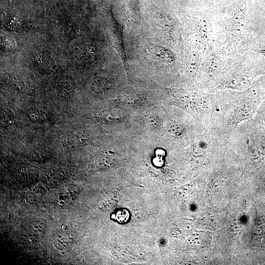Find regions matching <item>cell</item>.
Instances as JSON below:
<instances>
[{"mask_svg":"<svg viewBox=\"0 0 265 265\" xmlns=\"http://www.w3.org/2000/svg\"><path fill=\"white\" fill-rule=\"evenodd\" d=\"M218 98V109L213 124L228 136L241 123L252 119L265 99V88L252 85L238 91H216Z\"/></svg>","mask_w":265,"mask_h":265,"instance_id":"6da1fadb","label":"cell"},{"mask_svg":"<svg viewBox=\"0 0 265 265\" xmlns=\"http://www.w3.org/2000/svg\"><path fill=\"white\" fill-rule=\"evenodd\" d=\"M73 52L76 59L82 62H92L99 53L97 47L91 43L79 44L75 47Z\"/></svg>","mask_w":265,"mask_h":265,"instance_id":"52a82bcc","label":"cell"},{"mask_svg":"<svg viewBox=\"0 0 265 265\" xmlns=\"http://www.w3.org/2000/svg\"><path fill=\"white\" fill-rule=\"evenodd\" d=\"M228 140L247 146V168L254 173L265 171V122L253 118L241 123L230 133Z\"/></svg>","mask_w":265,"mask_h":265,"instance_id":"3957f363","label":"cell"},{"mask_svg":"<svg viewBox=\"0 0 265 265\" xmlns=\"http://www.w3.org/2000/svg\"><path fill=\"white\" fill-rule=\"evenodd\" d=\"M168 94L172 104L184 109L205 128L213 126L218 109L216 91L173 88L168 90Z\"/></svg>","mask_w":265,"mask_h":265,"instance_id":"7a4b0ae2","label":"cell"},{"mask_svg":"<svg viewBox=\"0 0 265 265\" xmlns=\"http://www.w3.org/2000/svg\"><path fill=\"white\" fill-rule=\"evenodd\" d=\"M253 118L265 122V99L260 104Z\"/></svg>","mask_w":265,"mask_h":265,"instance_id":"8fae6325","label":"cell"},{"mask_svg":"<svg viewBox=\"0 0 265 265\" xmlns=\"http://www.w3.org/2000/svg\"><path fill=\"white\" fill-rule=\"evenodd\" d=\"M33 60L36 67L45 72H49L53 68V59L43 51L36 52L33 55Z\"/></svg>","mask_w":265,"mask_h":265,"instance_id":"ba28073f","label":"cell"},{"mask_svg":"<svg viewBox=\"0 0 265 265\" xmlns=\"http://www.w3.org/2000/svg\"><path fill=\"white\" fill-rule=\"evenodd\" d=\"M252 50L262 54L265 57V45L259 46L254 48Z\"/></svg>","mask_w":265,"mask_h":265,"instance_id":"7c38bea8","label":"cell"},{"mask_svg":"<svg viewBox=\"0 0 265 265\" xmlns=\"http://www.w3.org/2000/svg\"><path fill=\"white\" fill-rule=\"evenodd\" d=\"M112 84V80L110 76L99 75L93 79L91 88L96 93H102L108 90Z\"/></svg>","mask_w":265,"mask_h":265,"instance_id":"9c48e42d","label":"cell"},{"mask_svg":"<svg viewBox=\"0 0 265 265\" xmlns=\"http://www.w3.org/2000/svg\"><path fill=\"white\" fill-rule=\"evenodd\" d=\"M74 87V82L71 78L63 77L59 80L57 89L60 97L68 98L72 95Z\"/></svg>","mask_w":265,"mask_h":265,"instance_id":"30bf717a","label":"cell"},{"mask_svg":"<svg viewBox=\"0 0 265 265\" xmlns=\"http://www.w3.org/2000/svg\"><path fill=\"white\" fill-rule=\"evenodd\" d=\"M146 45L142 48V52L151 60L165 64H171L175 61V55L170 50L153 43Z\"/></svg>","mask_w":265,"mask_h":265,"instance_id":"8992f818","label":"cell"},{"mask_svg":"<svg viewBox=\"0 0 265 265\" xmlns=\"http://www.w3.org/2000/svg\"><path fill=\"white\" fill-rule=\"evenodd\" d=\"M265 74L264 71L250 65L234 63L225 66L214 82L212 92L245 90L252 86L256 77Z\"/></svg>","mask_w":265,"mask_h":265,"instance_id":"277c9868","label":"cell"},{"mask_svg":"<svg viewBox=\"0 0 265 265\" xmlns=\"http://www.w3.org/2000/svg\"><path fill=\"white\" fill-rule=\"evenodd\" d=\"M246 3L247 0H236L227 8V37L234 47L238 44L247 24Z\"/></svg>","mask_w":265,"mask_h":265,"instance_id":"5b68a950","label":"cell"}]
</instances>
